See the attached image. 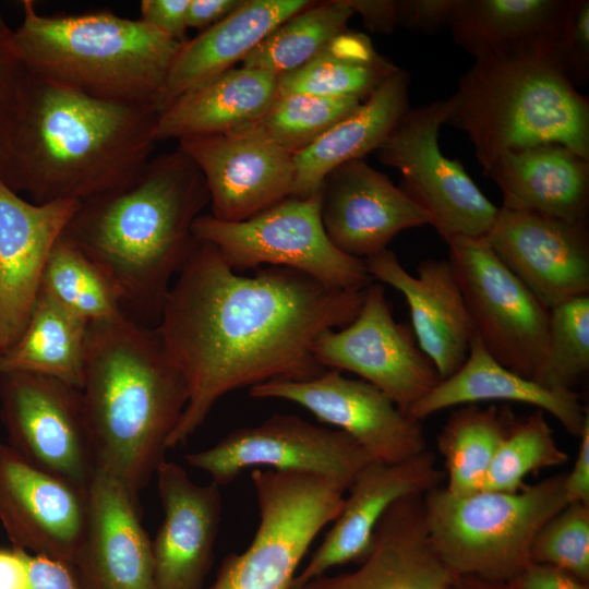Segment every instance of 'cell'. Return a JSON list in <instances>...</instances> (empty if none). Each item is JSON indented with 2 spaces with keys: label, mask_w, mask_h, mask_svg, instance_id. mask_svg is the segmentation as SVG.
I'll return each mask as SVG.
<instances>
[{
  "label": "cell",
  "mask_w": 589,
  "mask_h": 589,
  "mask_svg": "<svg viewBox=\"0 0 589 589\" xmlns=\"http://www.w3.org/2000/svg\"><path fill=\"white\" fill-rule=\"evenodd\" d=\"M363 297L364 289L333 288L287 267L237 274L214 244L195 239L155 326L189 395L167 448L185 442L232 390L324 373L315 340L349 325Z\"/></svg>",
  "instance_id": "obj_1"
},
{
  "label": "cell",
  "mask_w": 589,
  "mask_h": 589,
  "mask_svg": "<svg viewBox=\"0 0 589 589\" xmlns=\"http://www.w3.org/2000/svg\"><path fill=\"white\" fill-rule=\"evenodd\" d=\"M157 111L107 101L23 67L0 140V182L35 204L82 202L149 161Z\"/></svg>",
  "instance_id": "obj_2"
},
{
  "label": "cell",
  "mask_w": 589,
  "mask_h": 589,
  "mask_svg": "<svg viewBox=\"0 0 589 589\" xmlns=\"http://www.w3.org/2000/svg\"><path fill=\"white\" fill-rule=\"evenodd\" d=\"M208 204L201 170L178 147L129 184L80 202L61 237L104 273L128 321L155 327Z\"/></svg>",
  "instance_id": "obj_3"
},
{
  "label": "cell",
  "mask_w": 589,
  "mask_h": 589,
  "mask_svg": "<svg viewBox=\"0 0 589 589\" xmlns=\"http://www.w3.org/2000/svg\"><path fill=\"white\" fill-rule=\"evenodd\" d=\"M81 392L95 471L137 498L166 460L189 397L156 327L128 320L89 324Z\"/></svg>",
  "instance_id": "obj_4"
},
{
  "label": "cell",
  "mask_w": 589,
  "mask_h": 589,
  "mask_svg": "<svg viewBox=\"0 0 589 589\" xmlns=\"http://www.w3.org/2000/svg\"><path fill=\"white\" fill-rule=\"evenodd\" d=\"M448 100L446 124L468 135L484 175L503 155L546 143L589 159V99L552 41L474 59Z\"/></svg>",
  "instance_id": "obj_5"
},
{
  "label": "cell",
  "mask_w": 589,
  "mask_h": 589,
  "mask_svg": "<svg viewBox=\"0 0 589 589\" xmlns=\"http://www.w3.org/2000/svg\"><path fill=\"white\" fill-rule=\"evenodd\" d=\"M22 10L13 44L24 68L94 98L156 109L183 43L111 12L45 15L33 0Z\"/></svg>",
  "instance_id": "obj_6"
},
{
  "label": "cell",
  "mask_w": 589,
  "mask_h": 589,
  "mask_svg": "<svg viewBox=\"0 0 589 589\" xmlns=\"http://www.w3.org/2000/svg\"><path fill=\"white\" fill-rule=\"evenodd\" d=\"M564 481L557 473L517 492L429 491L423 508L434 551L456 576L510 581L532 563L539 529L567 505Z\"/></svg>",
  "instance_id": "obj_7"
},
{
  "label": "cell",
  "mask_w": 589,
  "mask_h": 589,
  "mask_svg": "<svg viewBox=\"0 0 589 589\" xmlns=\"http://www.w3.org/2000/svg\"><path fill=\"white\" fill-rule=\"evenodd\" d=\"M260 520L242 553L223 561L207 589H290L317 533L339 515L346 488L323 476L254 469Z\"/></svg>",
  "instance_id": "obj_8"
},
{
  "label": "cell",
  "mask_w": 589,
  "mask_h": 589,
  "mask_svg": "<svg viewBox=\"0 0 589 589\" xmlns=\"http://www.w3.org/2000/svg\"><path fill=\"white\" fill-rule=\"evenodd\" d=\"M192 233L214 244L235 272L262 265L287 267L342 290H363L374 281L364 260L342 253L329 241L321 219L320 192L289 195L238 223L202 214Z\"/></svg>",
  "instance_id": "obj_9"
},
{
  "label": "cell",
  "mask_w": 589,
  "mask_h": 589,
  "mask_svg": "<svg viewBox=\"0 0 589 589\" xmlns=\"http://www.w3.org/2000/svg\"><path fill=\"white\" fill-rule=\"evenodd\" d=\"M449 108L448 98L409 108L376 149L382 164L401 173L400 188L426 212L446 243L457 237H485L500 211L464 166L440 147Z\"/></svg>",
  "instance_id": "obj_10"
},
{
  "label": "cell",
  "mask_w": 589,
  "mask_h": 589,
  "mask_svg": "<svg viewBox=\"0 0 589 589\" xmlns=\"http://www.w3.org/2000/svg\"><path fill=\"white\" fill-rule=\"evenodd\" d=\"M447 244L473 333L500 363L534 381L550 310L503 264L485 237H457Z\"/></svg>",
  "instance_id": "obj_11"
},
{
  "label": "cell",
  "mask_w": 589,
  "mask_h": 589,
  "mask_svg": "<svg viewBox=\"0 0 589 589\" xmlns=\"http://www.w3.org/2000/svg\"><path fill=\"white\" fill-rule=\"evenodd\" d=\"M189 466L225 485L252 467L323 476L348 491L372 461L347 433L315 425L294 414H274L262 423L240 428L215 445L184 456Z\"/></svg>",
  "instance_id": "obj_12"
},
{
  "label": "cell",
  "mask_w": 589,
  "mask_h": 589,
  "mask_svg": "<svg viewBox=\"0 0 589 589\" xmlns=\"http://www.w3.org/2000/svg\"><path fill=\"white\" fill-rule=\"evenodd\" d=\"M312 352L325 369L358 374L406 414L441 381L411 328L395 320L380 283L364 289L356 318L338 330L322 333Z\"/></svg>",
  "instance_id": "obj_13"
},
{
  "label": "cell",
  "mask_w": 589,
  "mask_h": 589,
  "mask_svg": "<svg viewBox=\"0 0 589 589\" xmlns=\"http://www.w3.org/2000/svg\"><path fill=\"white\" fill-rule=\"evenodd\" d=\"M0 420L22 457L87 490L95 467L80 388L36 373H2Z\"/></svg>",
  "instance_id": "obj_14"
},
{
  "label": "cell",
  "mask_w": 589,
  "mask_h": 589,
  "mask_svg": "<svg viewBox=\"0 0 589 589\" xmlns=\"http://www.w3.org/2000/svg\"><path fill=\"white\" fill-rule=\"evenodd\" d=\"M249 394L305 408L351 436L374 461L396 464L428 449L420 421L404 413L372 384L348 378L337 370L327 369L308 381H267L250 387Z\"/></svg>",
  "instance_id": "obj_15"
},
{
  "label": "cell",
  "mask_w": 589,
  "mask_h": 589,
  "mask_svg": "<svg viewBox=\"0 0 589 589\" xmlns=\"http://www.w3.org/2000/svg\"><path fill=\"white\" fill-rule=\"evenodd\" d=\"M179 148L201 170L209 193V215L218 220H245L291 194L293 155L254 125L183 139Z\"/></svg>",
  "instance_id": "obj_16"
},
{
  "label": "cell",
  "mask_w": 589,
  "mask_h": 589,
  "mask_svg": "<svg viewBox=\"0 0 589 589\" xmlns=\"http://www.w3.org/2000/svg\"><path fill=\"white\" fill-rule=\"evenodd\" d=\"M86 516L87 490L0 441V522L12 546L73 565Z\"/></svg>",
  "instance_id": "obj_17"
},
{
  "label": "cell",
  "mask_w": 589,
  "mask_h": 589,
  "mask_svg": "<svg viewBox=\"0 0 589 589\" xmlns=\"http://www.w3.org/2000/svg\"><path fill=\"white\" fill-rule=\"evenodd\" d=\"M485 239L548 310L589 294L588 221L500 207Z\"/></svg>",
  "instance_id": "obj_18"
},
{
  "label": "cell",
  "mask_w": 589,
  "mask_h": 589,
  "mask_svg": "<svg viewBox=\"0 0 589 589\" xmlns=\"http://www.w3.org/2000/svg\"><path fill=\"white\" fill-rule=\"evenodd\" d=\"M320 193L324 230L350 256L368 259L386 250L401 231L431 225L422 207L363 159L334 168Z\"/></svg>",
  "instance_id": "obj_19"
},
{
  "label": "cell",
  "mask_w": 589,
  "mask_h": 589,
  "mask_svg": "<svg viewBox=\"0 0 589 589\" xmlns=\"http://www.w3.org/2000/svg\"><path fill=\"white\" fill-rule=\"evenodd\" d=\"M79 204H35L0 182V354L23 334L50 251Z\"/></svg>",
  "instance_id": "obj_20"
},
{
  "label": "cell",
  "mask_w": 589,
  "mask_h": 589,
  "mask_svg": "<svg viewBox=\"0 0 589 589\" xmlns=\"http://www.w3.org/2000/svg\"><path fill=\"white\" fill-rule=\"evenodd\" d=\"M444 477L434 453L428 449L396 464L369 462L349 488L333 527L294 576L290 589H301L334 566L361 563L371 551L374 530L385 512L405 496L424 495L438 488Z\"/></svg>",
  "instance_id": "obj_21"
},
{
  "label": "cell",
  "mask_w": 589,
  "mask_h": 589,
  "mask_svg": "<svg viewBox=\"0 0 589 589\" xmlns=\"http://www.w3.org/2000/svg\"><path fill=\"white\" fill-rule=\"evenodd\" d=\"M137 498L117 479L95 471L87 488L84 537L72 565L81 589H152V540Z\"/></svg>",
  "instance_id": "obj_22"
},
{
  "label": "cell",
  "mask_w": 589,
  "mask_h": 589,
  "mask_svg": "<svg viewBox=\"0 0 589 589\" xmlns=\"http://www.w3.org/2000/svg\"><path fill=\"white\" fill-rule=\"evenodd\" d=\"M156 476L164 518L152 541V589H202L220 525L219 485L197 484L168 460Z\"/></svg>",
  "instance_id": "obj_23"
},
{
  "label": "cell",
  "mask_w": 589,
  "mask_h": 589,
  "mask_svg": "<svg viewBox=\"0 0 589 589\" xmlns=\"http://www.w3.org/2000/svg\"><path fill=\"white\" fill-rule=\"evenodd\" d=\"M374 281L398 290L410 310L412 332L441 380L465 362L472 325L465 299L448 260H425L409 274L388 249L364 259Z\"/></svg>",
  "instance_id": "obj_24"
},
{
  "label": "cell",
  "mask_w": 589,
  "mask_h": 589,
  "mask_svg": "<svg viewBox=\"0 0 589 589\" xmlns=\"http://www.w3.org/2000/svg\"><path fill=\"white\" fill-rule=\"evenodd\" d=\"M360 564L353 572L324 574L301 589H448L456 576L431 544L419 494L396 501L385 512Z\"/></svg>",
  "instance_id": "obj_25"
},
{
  "label": "cell",
  "mask_w": 589,
  "mask_h": 589,
  "mask_svg": "<svg viewBox=\"0 0 589 589\" xmlns=\"http://www.w3.org/2000/svg\"><path fill=\"white\" fill-rule=\"evenodd\" d=\"M482 401H512L534 407L553 416L579 437L588 409L576 390H556L526 378L500 363L472 332L468 356L461 366L441 380L417 400L407 416L416 421L441 410Z\"/></svg>",
  "instance_id": "obj_26"
},
{
  "label": "cell",
  "mask_w": 589,
  "mask_h": 589,
  "mask_svg": "<svg viewBox=\"0 0 589 589\" xmlns=\"http://www.w3.org/2000/svg\"><path fill=\"white\" fill-rule=\"evenodd\" d=\"M485 176L501 190L504 208L588 221L589 159L562 144L509 152Z\"/></svg>",
  "instance_id": "obj_27"
},
{
  "label": "cell",
  "mask_w": 589,
  "mask_h": 589,
  "mask_svg": "<svg viewBox=\"0 0 589 589\" xmlns=\"http://www.w3.org/2000/svg\"><path fill=\"white\" fill-rule=\"evenodd\" d=\"M311 2L242 0L224 20L187 39L170 65L157 112L185 92L241 63L273 29Z\"/></svg>",
  "instance_id": "obj_28"
},
{
  "label": "cell",
  "mask_w": 589,
  "mask_h": 589,
  "mask_svg": "<svg viewBox=\"0 0 589 589\" xmlns=\"http://www.w3.org/2000/svg\"><path fill=\"white\" fill-rule=\"evenodd\" d=\"M277 95V77L272 73L232 68L185 92L160 111L154 141H181L252 127Z\"/></svg>",
  "instance_id": "obj_29"
},
{
  "label": "cell",
  "mask_w": 589,
  "mask_h": 589,
  "mask_svg": "<svg viewBox=\"0 0 589 589\" xmlns=\"http://www.w3.org/2000/svg\"><path fill=\"white\" fill-rule=\"evenodd\" d=\"M409 87L410 75L399 68L352 112L293 155L294 181L290 195L308 197L318 193L334 168L376 151L410 108Z\"/></svg>",
  "instance_id": "obj_30"
},
{
  "label": "cell",
  "mask_w": 589,
  "mask_h": 589,
  "mask_svg": "<svg viewBox=\"0 0 589 589\" xmlns=\"http://www.w3.org/2000/svg\"><path fill=\"white\" fill-rule=\"evenodd\" d=\"M567 0H459L449 31L477 58L553 41Z\"/></svg>",
  "instance_id": "obj_31"
},
{
  "label": "cell",
  "mask_w": 589,
  "mask_h": 589,
  "mask_svg": "<svg viewBox=\"0 0 589 589\" xmlns=\"http://www.w3.org/2000/svg\"><path fill=\"white\" fill-rule=\"evenodd\" d=\"M89 324L39 290L17 341L0 354V374L29 372L82 388Z\"/></svg>",
  "instance_id": "obj_32"
},
{
  "label": "cell",
  "mask_w": 589,
  "mask_h": 589,
  "mask_svg": "<svg viewBox=\"0 0 589 589\" xmlns=\"http://www.w3.org/2000/svg\"><path fill=\"white\" fill-rule=\"evenodd\" d=\"M399 68L370 37L347 29L300 69L277 77L278 94L303 93L365 100Z\"/></svg>",
  "instance_id": "obj_33"
},
{
  "label": "cell",
  "mask_w": 589,
  "mask_h": 589,
  "mask_svg": "<svg viewBox=\"0 0 589 589\" xmlns=\"http://www.w3.org/2000/svg\"><path fill=\"white\" fill-rule=\"evenodd\" d=\"M516 420L508 407L469 404L454 409L436 438L447 477L445 490L455 495L481 491L491 462Z\"/></svg>",
  "instance_id": "obj_34"
},
{
  "label": "cell",
  "mask_w": 589,
  "mask_h": 589,
  "mask_svg": "<svg viewBox=\"0 0 589 589\" xmlns=\"http://www.w3.org/2000/svg\"><path fill=\"white\" fill-rule=\"evenodd\" d=\"M353 14L345 0L312 1L273 29L240 64L276 77L293 72L347 31Z\"/></svg>",
  "instance_id": "obj_35"
},
{
  "label": "cell",
  "mask_w": 589,
  "mask_h": 589,
  "mask_svg": "<svg viewBox=\"0 0 589 589\" xmlns=\"http://www.w3.org/2000/svg\"><path fill=\"white\" fill-rule=\"evenodd\" d=\"M40 290L88 324L127 320L104 273L62 237L50 251Z\"/></svg>",
  "instance_id": "obj_36"
},
{
  "label": "cell",
  "mask_w": 589,
  "mask_h": 589,
  "mask_svg": "<svg viewBox=\"0 0 589 589\" xmlns=\"http://www.w3.org/2000/svg\"><path fill=\"white\" fill-rule=\"evenodd\" d=\"M568 455L556 443L545 412L536 409L517 419L500 445L485 476L482 491L517 492L525 478L545 468L566 464Z\"/></svg>",
  "instance_id": "obj_37"
},
{
  "label": "cell",
  "mask_w": 589,
  "mask_h": 589,
  "mask_svg": "<svg viewBox=\"0 0 589 589\" xmlns=\"http://www.w3.org/2000/svg\"><path fill=\"white\" fill-rule=\"evenodd\" d=\"M362 101L353 97L278 94L254 127L278 146L296 155L352 112Z\"/></svg>",
  "instance_id": "obj_38"
},
{
  "label": "cell",
  "mask_w": 589,
  "mask_h": 589,
  "mask_svg": "<svg viewBox=\"0 0 589 589\" xmlns=\"http://www.w3.org/2000/svg\"><path fill=\"white\" fill-rule=\"evenodd\" d=\"M589 372V294L550 310L544 358L534 382L575 390Z\"/></svg>",
  "instance_id": "obj_39"
},
{
  "label": "cell",
  "mask_w": 589,
  "mask_h": 589,
  "mask_svg": "<svg viewBox=\"0 0 589 589\" xmlns=\"http://www.w3.org/2000/svg\"><path fill=\"white\" fill-rule=\"evenodd\" d=\"M533 563L548 564L589 582V504L567 503L537 532Z\"/></svg>",
  "instance_id": "obj_40"
},
{
  "label": "cell",
  "mask_w": 589,
  "mask_h": 589,
  "mask_svg": "<svg viewBox=\"0 0 589 589\" xmlns=\"http://www.w3.org/2000/svg\"><path fill=\"white\" fill-rule=\"evenodd\" d=\"M563 72L577 86L589 81V0H567L552 41Z\"/></svg>",
  "instance_id": "obj_41"
},
{
  "label": "cell",
  "mask_w": 589,
  "mask_h": 589,
  "mask_svg": "<svg viewBox=\"0 0 589 589\" xmlns=\"http://www.w3.org/2000/svg\"><path fill=\"white\" fill-rule=\"evenodd\" d=\"M459 0H398L397 26L433 35L449 27Z\"/></svg>",
  "instance_id": "obj_42"
},
{
  "label": "cell",
  "mask_w": 589,
  "mask_h": 589,
  "mask_svg": "<svg viewBox=\"0 0 589 589\" xmlns=\"http://www.w3.org/2000/svg\"><path fill=\"white\" fill-rule=\"evenodd\" d=\"M190 0H143L140 20L171 39L187 40V12Z\"/></svg>",
  "instance_id": "obj_43"
},
{
  "label": "cell",
  "mask_w": 589,
  "mask_h": 589,
  "mask_svg": "<svg viewBox=\"0 0 589 589\" xmlns=\"http://www.w3.org/2000/svg\"><path fill=\"white\" fill-rule=\"evenodd\" d=\"M22 70L13 44V29L0 13V140Z\"/></svg>",
  "instance_id": "obj_44"
},
{
  "label": "cell",
  "mask_w": 589,
  "mask_h": 589,
  "mask_svg": "<svg viewBox=\"0 0 589 589\" xmlns=\"http://www.w3.org/2000/svg\"><path fill=\"white\" fill-rule=\"evenodd\" d=\"M508 584L514 589H589V582L566 570L533 562Z\"/></svg>",
  "instance_id": "obj_45"
},
{
  "label": "cell",
  "mask_w": 589,
  "mask_h": 589,
  "mask_svg": "<svg viewBox=\"0 0 589 589\" xmlns=\"http://www.w3.org/2000/svg\"><path fill=\"white\" fill-rule=\"evenodd\" d=\"M29 589H81L72 565L29 554Z\"/></svg>",
  "instance_id": "obj_46"
},
{
  "label": "cell",
  "mask_w": 589,
  "mask_h": 589,
  "mask_svg": "<svg viewBox=\"0 0 589 589\" xmlns=\"http://www.w3.org/2000/svg\"><path fill=\"white\" fill-rule=\"evenodd\" d=\"M579 447L573 468L565 473V494L568 503L589 504V418L580 433Z\"/></svg>",
  "instance_id": "obj_47"
},
{
  "label": "cell",
  "mask_w": 589,
  "mask_h": 589,
  "mask_svg": "<svg viewBox=\"0 0 589 589\" xmlns=\"http://www.w3.org/2000/svg\"><path fill=\"white\" fill-rule=\"evenodd\" d=\"M370 32L392 34L397 27L398 0H345Z\"/></svg>",
  "instance_id": "obj_48"
},
{
  "label": "cell",
  "mask_w": 589,
  "mask_h": 589,
  "mask_svg": "<svg viewBox=\"0 0 589 589\" xmlns=\"http://www.w3.org/2000/svg\"><path fill=\"white\" fill-rule=\"evenodd\" d=\"M29 554L12 545L0 548V589H29Z\"/></svg>",
  "instance_id": "obj_49"
},
{
  "label": "cell",
  "mask_w": 589,
  "mask_h": 589,
  "mask_svg": "<svg viewBox=\"0 0 589 589\" xmlns=\"http://www.w3.org/2000/svg\"><path fill=\"white\" fill-rule=\"evenodd\" d=\"M242 0H190L187 12L188 27L203 32L235 11Z\"/></svg>",
  "instance_id": "obj_50"
},
{
  "label": "cell",
  "mask_w": 589,
  "mask_h": 589,
  "mask_svg": "<svg viewBox=\"0 0 589 589\" xmlns=\"http://www.w3.org/2000/svg\"><path fill=\"white\" fill-rule=\"evenodd\" d=\"M448 589H514L508 582L473 576H455Z\"/></svg>",
  "instance_id": "obj_51"
}]
</instances>
